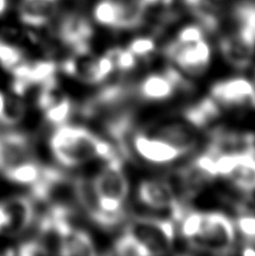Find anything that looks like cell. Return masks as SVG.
Masks as SVG:
<instances>
[{
    "label": "cell",
    "instance_id": "6da1fadb",
    "mask_svg": "<svg viewBox=\"0 0 255 256\" xmlns=\"http://www.w3.org/2000/svg\"><path fill=\"white\" fill-rule=\"evenodd\" d=\"M50 145L56 161L66 168L82 166L96 158L108 160L117 155L109 142L84 127L68 124L56 127Z\"/></svg>",
    "mask_w": 255,
    "mask_h": 256
},
{
    "label": "cell",
    "instance_id": "7a4b0ae2",
    "mask_svg": "<svg viewBox=\"0 0 255 256\" xmlns=\"http://www.w3.org/2000/svg\"><path fill=\"white\" fill-rule=\"evenodd\" d=\"M104 161L106 164L92 179L94 188L104 212L122 220L124 204L130 191L122 161L118 155Z\"/></svg>",
    "mask_w": 255,
    "mask_h": 256
},
{
    "label": "cell",
    "instance_id": "3957f363",
    "mask_svg": "<svg viewBox=\"0 0 255 256\" xmlns=\"http://www.w3.org/2000/svg\"><path fill=\"white\" fill-rule=\"evenodd\" d=\"M125 232L140 240L151 255L169 253L176 238V225L172 219L134 217L127 224Z\"/></svg>",
    "mask_w": 255,
    "mask_h": 256
},
{
    "label": "cell",
    "instance_id": "277c9868",
    "mask_svg": "<svg viewBox=\"0 0 255 256\" xmlns=\"http://www.w3.org/2000/svg\"><path fill=\"white\" fill-rule=\"evenodd\" d=\"M235 243V225L222 212H202V227L191 245L215 254H227Z\"/></svg>",
    "mask_w": 255,
    "mask_h": 256
},
{
    "label": "cell",
    "instance_id": "5b68a950",
    "mask_svg": "<svg viewBox=\"0 0 255 256\" xmlns=\"http://www.w3.org/2000/svg\"><path fill=\"white\" fill-rule=\"evenodd\" d=\"M33 199L51 206L72 208L76 204L74 179L56 168L43 166L38 180L32 184Z\"/></svg>",
    "mask_w": 255,
    "mask_h": 256
},
{
    "label": "cell",
    "instance_id": "8992f818",
    "mask_svg": "<svg viewBox=\"0 0 255 256\" xmlns=\"http://www.w3.org/2000/svg\"><path fill=\"white\" fill-rule=\"evenodd\" d=\"M217 176L227 178L240 191L255 190V150L216 156Z\"/></svg>",
    "mask_w": 255,
    "mask_h": 256
},
{
    "label": "cell",
    "instance_id": "52a82bcc",
    "mask_svg": "<svg viewBox=\"0 0 255 256\" xmlns=\"http://www.w3.org/2000/svg\"><path fill=\"white\" fill-rule=\"evenodd\" d=\"M138 196L140 202L154 210H168L170 212L172 220L180 222L188 212L184 201L173 190L166 179H148L140 184Z\"/></svg>",
    "mask_w": 255,
    "mask_h": 256
},
{
    "label": "cell",
    "instance_id": "ba28073f",
    "mask_svg": "<svg viewBox=\"0 0 255 256\" xmlns=\"http://www.w3.org/2000/svg\"><path fill=\"white\" fill-rule=\"evenodd\" d=\"M210 48L204 40L188 44L176 40L166 48L169 58L190 74H199L206 70L210 62Z\"/></svg>",
    "mask_w": 255,
    "mask_h": 256
},
{
    "label": "cell",
    "instance_id": "9c48e42d",
    "mask_svg": "<svg viewBox=\"0 0 255 256\" xmlns=\"http://www.w3.org/2000/svg\"><path fill=\"white\" fill-rule=\"evenodd\" d=\"M210 97L224 107L255 108V86L251 81L235 78L214 84Z\"/></svg>",
    "mask_w": 255,
    "mask_h": 256
},
{
    "label": "cell",
    "instance_id": "30bf717a",
    "mask_svg": "<svg viewBox=\"0 0 255 256\" xmlns=\"http://www.w3.org/2000/svg\"><path fill=\"white\" fill-rule=\"evenodd\" d=\"M190 86L174 68H166L162 73L148 76L140 84V96L143 99L158 102L172 97L176 90L188 89Z\"/></svg>",
    "mask_w": 255,
    "mask_h": 256
},
{
    "label": "cell",
    "instance_id": "8fae6325",
    "mask_svg": "<svg viewBox=\"0 0 255 256\" xmlns=\"http://www.w3.org/2000/svg\"><path fill=\"white\" fill-rule=\"evenodd\" d=\"M74 184L76 204H79V207L91 222L104 230H112L122 222V219L106 214L100 207L92 180L80 176L74 179Z\"/></svg>",
    "mask_w": 255,
    "mask_h": 256
},
{
    "label": "cell",
    "instance_id": "7c38bea8",
    "mask_svg": "<svg viewBox=\"0 0 255 256\" xmlns=\"http://www.w3.org/2000/svg\"><path fill=\"white\" fill-rule=\"evenodd\" d=\"M220 48L222 56L232 66L246 68L255 56V38L246 30L238 27L234 33L220 40Z\"/></svg>",
    "mask_w": 255,
    "mask_h": 256
},
{
    "label": "cell",
    "instance_id": "4fadbf2b",
    "mask_svg": "<svg viewBox=\"0 0 255 256\" xmlns=\"http://www.w3.org/2000/svg\"><path fill=\"white\" fill-rule=\"evenodd\" d=\"M58 66L53 61H36L20 63L12 68V90L17 96H22L30 86H42L56 76Z\"/></svg>",
    "mask_w": 255,
    "mask_h": 256
},
{
    "label": "cell",
    "instance_id": "5bb4252c",
    "mask_svg": "<svg viewBox=\"0 0 255 256\" xmlns=\"http://www.w3.org/2000/svg\"><path fill=\"white\" fill-rule=\"evenodd\" d=\"M132 150L140 158L154 164H166L184 156L180 150L156 137H150L143 132H134Z\"/></svg>",
    "mask_w": 255,
    "mask_h": 256
},
{
    "label": "cell",
    "instance_id": "9a60e30c",
    "mask_svg": "<svg viewBox=\"0 0 255 256\" xmlns=\"http://www.w3.org/2000/svg\"><path fill=\"white\" fill-rule=\"evenodd\" d=\"M92 34L94 30L90 22L76 12L68 14L63 17L58 30V38L71 51L88 48Z\"/></svg>",
    "mask_w": 255,
    "mask_h": 256
},
{
    "label": "cell",
    "instance_id": "2e32d148",
    "mask_svg": "<svg viewBox=\"0 0 255 256\" xmlns=\"http://www.w3.org/2000/svg\"><path fill=\"white\" fill-rule=\"evenodd\" d=\"M32 145L28 136L18 132H0V172L30 160Z\"/></svg>",
    "mask_w": 255,
    "mask_h": 256
},
{
    "label": "cell",
    "instance_id": "e0dca14e",
    "mask_svg": "<svg viewBox=\"0 0 255 256\" xmlns=\"http://www.w3.org/2000/svg\"><path fill=\"white\" fill-rule=\"evenodd\" d=\"M7 214V227L4 234L16 236L24 232L34 222L35 209L30 196H15L2 202Z\"/></svg>",
    "mask_w": 255,
    "mask_h": 256
},
{
    "label": "cell",
    "instance_id": "ac0fdd59",
    "mask_svg": "<svg viewBox=\"0 0 255 256\" xmlns=\"http://www.w3.org/2000/svg\"><path fill=\"white\" fill-rule=\"evenodd\" d=\"M197 130V128L186 122H173L158 127L154 137L164 140L186 155L191 152L198 143Z\"/></svg>",
    "mask_w": 255,
    "mask_h": 256
},
{
    "label": "cell",
    "instance_id": "d6986e66",
    "mask_svg": "<svg viewBox=\"0 0 255 256\" xmlns=\"http://www.w3.org/2000/svg\"><path fill=\"white\" fill-rule=\"evenodd\" d=\"M56 9L58 0H20L18 12L25 25L42 27L52 20Z\"/></svg>",
    "mask_w": 255,
    "mask_h": 256
},
{
    "label": "cell",
    "instance_id": "ffe728a7",
    "mask_svg": "<svg viewBox=\"0 0 255 256\" xmlns=\"http://www.w3.org/2000/svg\"><path fill=\"white\" fill-rule=\"evenodd\" d=\"M184 6L197 18L204 30L216 32L220 25V4L218 0H184Z\"/></svg>",
    "mask_w": 255,
    "mask_h": 256
},
{
    "label": "cell",
    "instance_id": "44dd1931",
    "mask_svg": "<svg viewBox=\"0 0 255 256\" xmlns=\"http://www.w3.org/2000/svg\"><path fill=\"white\" fill-rule=\"evenodd\" d=\"M184 115L186 122L199 130L210 125L220 117V106L209 96L186 108Z\"/></svg>",
    "mask_w": 255,
    "mask_h": 256
},
{
    "label": "cell",
    "instance_id": "7402d4cb",
    "mask_svg": "<svg viewBox=\"0 0 255 256\" xmlns=\"http://www.w3.org/2000/svg\"><path fill=\"white\" fill-rule=\"evenodd\" d=\"M120 7V30H132L142 25L146 6L143 0H112Z\"/></svg>",
    "mask_w": 255,
    "mask_h": 256
},
{
    "label": "cell",
    "instance_id": "603a6c76",
    "mask_svg": "<svg viewBox=\"0 0 255 256\" xmlns=\"http://www.w3.org/2000/svg\"><path fill=\"white\" fill-rule=\"evenodd\" d=\"M96 253H97V250H96L94 243L88 232L84 230L72 228L66 240L62 255L90 256L96 255Z\"/></svg>",
    "mask_w": 255,
    "mask_h": 256
},
{
    "label": "cell",
    "instance_id": "cb8c5ba5",
    "mask_svg": "<svg viewBox=\"0 0 255 256\" xmlns=\"http://www.w3.org/2000/svg\"><path fill=\"white\" fill-rule=\"evenodd\" d=\"M42 166L36 163L33 158L27 160V161L17 164L4 171L2 174L15 184L32 186L38 180L42 172Z\"/></svg>",
    "mask_w": 255,
    "mask_h": 256
},
{
    "label": "cell",
    "instance_id": "d4e9b609",
    "mask_svg": "<svg viewBox=\"0 0 255 256\" xmlns=\"http://www.w3.org/2000/svg\"><path fill=\"white\" fill-rule=\"evenodd\" d=\"M94 20L104 26L120 30V7L112 0H102L96 4L94 10Z\"/></svg>",
    "mask_w": 255,
    "mask_h": 256
},
{
    "label": "cell",
    "instance_id": "484cf974",
    "mask_svg": "<svg viewBox=\"0 0 255 256\" xmlns=\"http://www.w3.org/2000/svg\"><path fill=\"white\" fill-rule=\"evenodd\" d=\"M112 252L120 256H148L151 255L148 250L144 248V245L138 240L130 232H124L115 240L112 245Z\"/></svg>",
    "mask_w": 255,
    "mask_h": 256
},
{
    "label": "cell",
    "instance_id": "4316f807",
    "mask_svg": "<svg viewBox=\"0 0 255 256\" xmlns=\"http://www.w3.org/2000/svg\"><path fill=\"white\" fill-rule=\"evenodd\" d=\"M45 112V118L48 122H51L54 126H61L66 124L69 120L70 115L72 112V102L71 99L64 96L62 99L58 100V102L48 107Z\"/></svg>",
    "mask_w": 255,
    "mask_h": 256
},
{
    "label": "cell",
    "instance_id": "83f0119b",
    "mask_svg": "<svg viewBox=\"0 0 255 256\" xmlns=\"http://www.w3.org/2000/svg\"><path fill=\"white\" fill-rule=\"evenodd\" d=\"M234 18L238 27L246 30L255 38V4L242 2L234 8Z\"/></svg>",
    "mask_w": 255,
    "mask_h": 256
},
{
    "label": "cell",
    "instance_id": "f1b7e54d",
    "mask_svg": "<svg viewBox=\"0 0 255 256\" xmlns=\"http://www.w3.org/2000/svg\"><path fill=\"white\" fill-rule=\"evenodd\" d=\"M25 115V104L17 98H6L0 122L6 125L18 124Z\"/></svg>",
    "mask_w": 255,
    "mask_h": 256
},
{
    "label": "cell",
    "instance_id": "f546056e",
    "mask_svg": "<svg viewBox=\"0 0 255 256\" xmlns=\"http://www.w3.org/2000/svg\"><path fill=\"white\" fill-rule=\"evenodd\" d=\"M109 58H112L115 66V70L120 71H130L133 70L138 63V58L132 53L128 48H115L109 50L107 52Z\"/></svg>",
    "mask_w": 255,
    "mask_h": 256
},
{
    "label": "cell",
    "instance_id": "4dcf8cb0",
    "mask_svg": "<svg viewBox=\"0 0 255 256\" xmlns=\"http://www.w3.org/2000/svg\"><path fill=\"white\" fill-rule=\"evenodd\" d=\"M202 212H190L184 214L181 219V234L184 235L190 243L198 236L202 227Z\"/></svg>",
    "mask_w": 255,
    "mask_h": 256
},
{
    "label": "cell",
    "instance_id": "1f68e13d",
    "mask_svg": "<svg viewBox=\"0 0 255 256\" xmlns=\"http://www.w3.org/2000/svg\"><path fill=\"white\" fill-rule=\"evenodd\" d=\"M22 60V52L12 45L0 40V64L8 70H12Z\"/></svg>",
    "mask_w": 255,
    "mask_h": 256
},
{
    "label": "cell",
    "instance_id": "d6a6232c",
    "mask_svg": "<svg viewBox=\"0 0 255 256\" xmlns=\"http://www.w3.org/2000/svg\"><path fill=\"white\" fill-rule=\"evenodd\" d=\"M127 48L138 58H146L156 50V42L151 38H135Z\"/></svg>",
    "mask_w": 255,
    "mask_h": 256
},
{
    "label": "cell",
    "instance_id": "836d02e7",
    "mask_svg": "<svg viewBox=\"0 0 255 256\" xmlns=\"http://www.w3.org/2000/svg\"><path fill=\"white\" fill-rule=\"evenodd\" d=\"M236 227L248 240L255 243V214L244 212L236 220Z\"/></svg>",
    "mask_w": 255,
    "mask_h": 256
},
{
    "label": "cell",
    "instance_id": "e575fe53",
    "mask_svg": "<svg viewBox=\"0 0 255 256\" xmlns=\"http://www.w3.org/2000/svg\"><path fill=\"white\" fill-rule=\"evenodd\" d=\"M204 28L200 25H188L182 28L179 34H178L176 40L180 43L188 44V43H194L198 40H204Z\"/></svg>",
    "mask_w": 255,
    "mask_h": 256
},
{
    "label": "cell",
    "instance_id": "d590c367",
    "mask_svg": "<svg viewBox=\"0 0 255 256\" xmlns=\"http://www.w3.org/2000/svg\"><path fill=\"white\" fill-rule=\"evenodd\" d=\"M18 254L22 256H34V255H44L42 248L38 245L36 240H32L22 243L18 248Z\"/></svg>",
    "mask_w": 255,
    "mask_h": 256
},
{
    "label": "cell",
    "instance_id": "8d00e7d4",
    "mask_svg": "<svg viewBox=\"0 0 255 256\" xmlns=\"http://www.w3.org/2000/svg\"><path fill=\"white\" fill-rule=\"evenodd\" d=\"M7 222H8V219H7L6 210L4 208V204H0V232H4V230H6Z\"/></svg>",
    "mask_w": 255,
    "mask_h": 256
},
{
    "label": "cell",
    "instance_id": "74e56055",
    "mask_svg": "<svg viewBox=\"0 0 255 256\" xmlns=\"http://www.w3.org/2000/svg\"><path fill=\"white\" fill-rule=\"evenodd\" d=\"M243 255H246V256H250V255H255V248H253V246H245V248L243 250L242 252Z\"/></svg>",
    "mask_w": 255,
    "mask_h": 256
},
{
    "label": "cell",
    "instance_id": "f35d334b",
    "mask_svg": "<svg viewBox=\"0 0 255 256\" xmlns=\"http://www.w3.org/2000/svg\"><path fill=\"white\" fill-rule=\"evenodd\" d=\"M145 6H152V4H158L160 2H169V0H143Z\"/></svg>",
    "mask_w": 255,
    "mask_h": 256
},
{
    "label": "cell",
    "instance_id": "ab89813d",
    "mask_svg": "<svg viewBox=\"0 0 255 256\" xmlns=\"http://www.w3.org/2000/svg\"><path fill=\"white\" fill-rule=\"evenodd\" d=\"M7 6H8V0H0V16L6 12Z\"/></svg>",
    "mask_w": 255,
    "mask_h": 256
},
{
    "label": "cell",
    "instance_id": "60d3db41",
    "mask_svg": "<svg viewBox=\"0 0 255 256\" xmlns=\"http://www.w3.org/2000/svg\"><path fill=\"white\" fill-rule=\"evenodd\" d=\"M4 102H6V97H4V96L0 92V115H2V112Z\"/></svg>",
    "mask_w": 255,
    "mask_h": 256
}]
</instances>
